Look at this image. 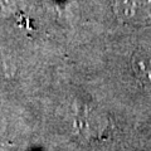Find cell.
<instances>
[{
	"instance_id": "1",
	"label": "cell",
	"mask_w": 151,
	"mask_h": 151,
	"mask_svg": "<svg viewBox=\"0 0 151 151\" xmlns=\"http://www.w3.org/2000/svg\"><path fill=\"white\" fill-rule=\"evenodd\" d=\"M76 129L87 140H103L110 136L111 122L101 113L86 111L78 115L76 120Z\"/></svg>"
},
{
	"instance_id": "2",
	"label": "cell",
	"mask_w": 151,
	"mask_h": 151,
	"mask_svg": "<svg viewBox=\"0 0 151 151\" xmlns=\"http://www.w3.org/2000/svg\"><path fill=\"white\" fill-rule=\"evenodd\" d=\"M113 9L121 20L140 23L151 17V0H115Z\"/></svg>"
},
{
	"instance_id": "3",
	"label": "cell",
	"mask_w": 151,
	"mask_h": 151,
	"mask_svg": "<svg viewBox=\"0 0 151 151\" xmlns=\"http://www.w3.org/2000/svg\"><path fill=\"white\" fill-rule=\"evenodd\" d=\"M132 68L141 83L151 84V50H136L132 57Z\"/></svg>"
}]
</instances>
